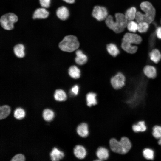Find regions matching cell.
Wrapping results in <instances>:
<instances>
[{
	"label": "cell",
	"instance_id": "cell-1",
	"mask_svg": "<svg viewBox=\"0 0 161 161\" xmlns=\"http://www.w3.org/2000/svg\"><path fill=\"white\" fill-rule=\"evenodd\" d=\"M115 19L114 21L111 15L108 16L105 19L106 25L110 29L116 33L123 32L126 27L128 21L126 18L125 15L121 13L115 14Z\"/></svg>",
	"mask_w": 161,
	"mask_h": 161
},
{
	"label": "cell",
	"instance_id": "cell-2",
	"mask_svg": "<svg viewBox=\"0 0 161 161\" xmlns=\"http://www.w3.org/2000/svg\"><path fill=\"white\" fill-rule=\"evenodd\" d=\"M79 46V43L77 38L72 35L65 37L59 44L61 50L68 52H72L75 50Z\"/></svg>",
	"mask_w": 161,
	"mask_h": 161
},
{
	"label": "cell",
	"instance_id": "cell-3",
	"mask_svg": "<svg viewBox=\"0 0 161 161\" xmlns=\"http://www.w3.org/2000/svg\"><path fill=\"white\" fill-rule=\"evenodd\" d=\"M141 9L144 12L143 13L144 21L149 24L154 20L156 14L155 9L152 4L148 1L142 2L140 5Z\"/></svg>",
	"mask_w": 161,
	"mask_h": 161
},
{
	"label": "cell",
	"instance_id": "cell-4",
	"mask_svg": "<svg viewBox=\"0 0 161 161\" xmlns=\"http://www.w3.org/2000/svg\"><path fill=\"white\" fill-rule=\"evenodd\" d=\"M17 16L15 14L9 13L2 15L0 19V24L2 27L7 30H10L14 27V24L18 21Z\"/></svg>",
	"mask_w": 161,
	"mask_h": 161
},
{
	"label": "cell",
	"instance_id": "cell-5",
	"mask_svg": "<svg viewBox=\"0 0 161 161\" xmlns=\"http://www.w3.org/2000/svg\"><path fill=\"white\" fill-rule=\"evenodd\" d=\"M92 15L97 20L102 21L106 19L108 17V11L104 7L96 6L94 8Z\"/></svg>",
	"mask_w": 161,
	"mask_h": 161
},
{
	"label": "cell",
	"instance_id": "cell-6",
	"mask_svg": "<svg viewBox=\"0 0 161 161\" xmlns=\"http://www.w3.org/2000/svg\"><path fill=\"white\" fill-rule=\"evenodd\" d=\"M125 77L123 74L118 72L111 80V84L113 88L116 89L122 88L125 84Z\"/></svg>",
	"mask_w": 161,
	"mask_h": 161
},
{
	"label": "cell",
	"instance_id": "cell-7",
	"mask_svg": "<svg viewBox=\"0 0 161 161\" xmlns=\"http://www.w3.org/2000/svg\"><path fill=\"white\" fill-rule=\"evenodd\" d=\"M142 41V39L140 35L133 32L126 33L122 39V41L134 45L140 44Z\"/></svg>",
	"mask_w": 161,
	"mask_h": 161
},
{
	"label": "cell",
	"instance_id": "cell-8",
	"mask_svg": "<svg viewBox=\"0 0 161 161\" xmlns=\"http://www.w3.org/2000/svg\"><path fill=\"white\" fill-rule=\"evenodd\" d=\"M109 145L111 149L113 152L123 154L122 146L120 141L114 138H112L109 141Z\"/></svg>",
	"mask_w": 161,
	"mask_h": 161
},
{
	"label": "cell",
	"instance_id": "cell-9",
	"mask_svg": "<svg viewBox=\"0 0 161 161\" xmlns=\"http://www.w3.org/2000/svg\"><path fill=\"white\" fill-rule=\"evenodd\" d=\"M132 131L136 133H143L147 129L145 122L143 120H139L133 124L131 126Z\"/></svg>",
	"mask_w": 161,
	"mask_h": 161
},
{
	"label": "cell",
	"instance_id": "cell-10",
	"mask_svg": "<svg viewBox=\"0 0 161 161\" xmlns=\"http://www.w3.org/2000/svg\"><path fill=\"white\" fill-rule=\"evenodd\" d=\"M123 149V154L128 153L132 148V143L129 138L124 136L120 140Z\"/></svg>",
	"mask_w": 161,
	"mask_h": 161
},
{
	"label": "cell",
	"instance_id": "cell-11",
	"mask_svg": "<svg viewBox=\"0 0 161 161\" xmlns=\"http://www.w3.org/2000/svg\"><path fill=\"white\" fill-rule=\"evenodd\" d=\"M143 72L147 78L154 79L157 75V71L155 67L151 65H147L143 68Z\"/></svg>",
	"mask_w": 161,
	"mask_h": 161
},
{
	"label": "cell",
	"instance_id": "cell-12",
	"mask_svg": "<svg viewBox=\"0 0 161 161\" xmlns=\"http://www.w3.org/2000/svg\"><path fill=\"white\" fill-rule=\"evenodd\" d=\"M74 154L75 156L78 158L82 159L86 156L87 152L85 148L80 145H77L74 148Z\"/></svg>",
	"mask_w": 161,
	"mask_h": 161
},
{
	"label": "cell",
	"instance_id": "cell-13",
	"mask_svg": "<svg viewBox=\"0 0 161 161\" xmlns=\"http://www.w3.org/2000/svg\"><path fill=\"white\" fill-rule=\"evenodd\" d=\"M49 14V12L45 8H38L34 11L33 15V18L34 19H45L48 16Z\"/></svg>",
	"mask_w": 161,
	"mask_h": 161
},
{
	"label": "cell",
	"instance_id": "cell-14",
	"mask_svg": "<svg viewBox=\"0 0 161 161\" xmlns=\"http://www.w3.org/2000/svg\"><path fill=\"white\" fill-rule=\"evenodd\" d=\"M56 15L58 18L62 20L67 19L69 16V12L66 7L62 6L58 8L56 11Z\"/></svg>",
	"mask_w": 161,
	"mask_h": 161
},
{
	"label": "cell",
	"instance_id": "cell-15",
	"mask_svg": "<svg viewBox=\"0 0 161 161\" xmlns=\"http://www.w3.org/2000/svg\"><path fill=\"white\" fill-rule=\"evenodd\" d=\"M121 46L125 51L129 54L135 53L138 50V47L135 45L131 44L123 41H122Z\"/></svg>",
	"mask_w": 161,
	"mask_h": 161
},
{
	"label": "cell",
	"instance_id": "cell-16",
	"mask_svg": "<svg viewBox=\"0 0 161 161\" xmlns=\"http://www.w3.org/2000/svg\"><path fill=\"white\" fill-rule=\"evenodd\" d=\"M76 130L78 135L81 137H86L89 134L88 125L85 123L79 124L77 127Z\"/></svg>",
	"mask_w": 161,
	"mask_h": 161
},
{
	"label": "cell",
	"instance_id": "cell-17",
	"mask_svg": "<svg viewBox=\"0 0 161 161\" xmlns=\"http://www.w3.org/2000/svg\"><path fill=\"white\" fill-rule=\"evenodd\" d=\"M76 55L75 61L77 64L79 65H83L86 63L87 61V57L81 50H77L76 52Z\"/></svg>",
	"mask_w": 161,
	"mask_h": 161
},
{
	"label": "cell",
	"instance_id": "cell-18",
	"mask_svg": "<svg viewBox=\"0 0 161 161\" xmlns=\"http://www.w3.org/2000/svg\"><path fill=\"white\" fill-rule=\"evenodd\" d=\"M96 154L97 157L100 160H105L109 157V153L108 150L106 148L100 147L97 149Z\"/></svg>",
	"mask_w": 161,
	"mask_h": 161
},
{
	"label": "cell",
	"instance_id": "cell-19",
	"mask_svg": "<svg viewBox=\"0 0 161 161\" xmlns=\"http://www.w3.org/2000/svg\"><path fill=\"white\" fill-rule=\"evenodd\" d=\"M51 160L53 161L60 160L63 158L64 153L55 147L54 148L50 153Z\"/></svg>",
	"mask_w": 161,
	"mask_h": 161
},
{
	"label": "cell",
	"instance_id": "cell-20",
	"mask_svg": "<svg viewBox=\"0 0 161 161\" xmlns=\"http://www.w3.org/2000/svg\"><path fill=\"white\" fill-rule=\"evenodd\" d=\"M150 60L155 63H158L161 59V53L157 49H152L149 54Z\"/></svg>",
	"mask_w": 161,
	"mask_h": 161
},
{
	"label": "cell",
	"instance_id": "cell-21",
	"mask_svg": "<svg viewBox=\"0 0 161 161\" xmlns=\"http://www.w3.org/2000/svg\"><path fill=\"white\" fill-rule=\"evenodd\" d=\"M143 157L147 160H153L155 157V153L154 150L150 148H146L142 152Z\"/></svg>",
	"mask_w": 161,
	"mask_h": 161
},
{
	"label": "cell",
	"instance_id": "cell-22",
	"mask_svg": "<svg viewBox=\"0 0 161 161\" xmlns=\"http://www.w3.org/2000/svg\"><path fill=\"white\" fill-rule=\"evenodd\" d=\"M96 96V94L92 92H89L86 95V98L88 106L91 107L97 104Z\"/></svg>",
	"mask_w": 161,
	"mask_h": 161
},
{
	"label": "cell",
	"instance_id": "cell-23",
	"mask_svg": "<svg viewBox=\"0 0 161 161\" xmlns=\"http://www.w3.org/2000/svg\"><path fill=\"white\" fill-rule=\"evenodd\" d=\"M54 97L56 101H63L66 100L67 97L66 93L64 90L61 89H58L55 92Z\"/></svg>",
	"mask_w": 161,
	"mask_h": 161
},
{
	"label": "cell",
	"instance_id": "cell-24",
	"mask_svg": "<svg viewBox=\"0 0 161 161\" xmlns=\"http://www.w3.org/2000/svg\"><path fill=\"white\" fill-rule=\"evenodd\" d=\"M137 12L136 9L134 7L129 8L124 14L126 18L128 21L133 20L135 18Z\"/></svg>",
	"mask_w": 161,
	"mask_h": 161
},
{
	"label": "cell",
	"instance_id": "cell-25",
	"mask_svg": "<svg viewBox=\"0 0 161 161\" xmlns=\"http://www.w3.org/2000/svg\"><path fill=\"white\" fill-rule=\"evenodd\" d=\"M69 75L74 79L79 78L80 76V71L76 66L73 65L69 67L68 70Z\"/></svg>",
	"mask_w": 161,
	"mask_h": 161
},
{
	"label": "cell",
	"instance_id": "cell-26",
	"mask_svg": "<svg viewBox=\"0 0 161 161\" xmlns=\"http://www.w3.org/2000/svg\"><path fill=\"white\" fill-rule=\"evenodd\" d=\"M24 45L21 44L16 45L14 48V52L15 55L18 57L22 58L25 55Z\"/></svg>",
	"mask_w": 161,
	"mask_h": 161
},
{
	"label": "cell",
	"instance_id": "cell-27",
	"mask_svg": "<svg viewBox=\"0 0 161 161\" xmlns=\"http://www.w3.org/2000/svg\"><path fill=\"white\" fill-rule=\"evenodd\" d=\"M106 49L108 53L114 57L117 56L119 53L120 51L117 46L114 44L110 43L108 44Z\"/></svg>",
	"mask_w": 161,
	"mask_h": 161
},
{
	"label": "cell",
	"instance_id": "cell-28",
	"mask_svg": "<svg viewBox=\"0 0 161 161\" xmlns=\"http://www.w3.org/2000/svg\"><path fill=\"white\" fill-rule=\"evenodd\" d=\"M152 134L154 138L157 140L161 138V126L156 125L152 129Z\"/></svg>",
	"mask_w": 161,
	"mask_h": 161
},
{
	"label": "cell",
	"instance_id": "cell-29",
	"mask_svg": "<svg viewBox=\"0 0 161 161\" xmlns=\"http://www.w3.org/2000/svg\"><path fill=\"white\" fill-rule=\"evenodd\" d=\"M43 117L45 120L47 121H51L54 117V113L51 110L47 109L43 111Z\"/></svg>",
	"mask_w": 161,
	"mask_h": 161
},
{
	"label": "cell",
	"instance_id": "cell-30",
	"mask_svg": "<svg viewBox=\"0 0 161 161\" xmlns=\"http://www.w3.org/2000/svg\"><path fill=\"white\" fill-rule=\"evenodd\" d=\"M10 109L7 105H4L0 106V119H3L7 117L10 114Z\"/></svg>",
	"mask_w": 161,
	"mask_h": 161
},
{
	"label": "cell",
	"instance_id": "cell-31",
	"mask_svg": "<svg viewBox=\"0 0 161 161\" xmlns=\"http://www.w3.org/2000/svg\"><path fill=\"white\" fill-rule=\"evenodd\" d=\"M138 24L133 20L129 21L126 27L128 30L133 33L135 32L138 30Z\"/></svg>",
	"mask_w": 161,
	"mask_h": 161
},
{
	"label": "cell",
	"instance_id": "cell-32",
	"mask_svg": "<svg viewBox=\"0 0 161 161\" xmlns=\"http://www.w3.org/2000/svg\"><path fill=\"white\" fill-rule=\"evenodd\" d=\"M149 24L148 23L145 21L139 23L137 31L140 33L146 32L149 28Z\"/></svg>",
	"mask_w": 161,
	"mask_h": 161
},
{
	"label": "cell",
	"instance_id": "cell-33",
	"mask_svg": "<svg viewBox=\"0 0 161 161\" xmlns=\"http://www.w3.org/2000/svg\"><path fill=\"white\" fill-rule=\"evenodd\" d=\"M24 110L22 108H18L15 109L14 112V116L15 118L18 119H21L25 116Z\"/></svg>",
	"mask_w": 161,
	"mask_h": 161
},
{
	"label": "cell",
	"instance_id": "cell-34",
	"mask_svg": "<svg viewBox=\"0 0 161 161\" xmlns=\"http://www.w3.org/2000/svg\"><path fill=\"white\" fill-rule=\"evenodd\" d=\"M135 19L138 23L144 21L143 13L140 11L137 12Z\"/></svg>",
	"mask_w": 161,
	"mask_h": 161
},
{
	"label": "cell",
	"instance_id": "cell-35",
	"mask_svg": "<svg viewBox=\"0 0 161 161\" xmlns=\"http://www.w3.org/2000/svg\"><path fill=\"white\" fill-rule=\"evenodd\" d=\"M41 6L44 8H48L50 6L51 0H39Z\"/></svg>",
	"mask_w": 161,
	"mask_h": 161
},
{
	"label": "cell",
	"instance_id": "cell-36",
	"mask_svg": "<svg viewBox=\"0 0 161 161\" xmlns=\"http://www.w3.org/2000/svg\"><path fill=\"white\" fill-rule=\"evenodd\" d=\"M24 155L21 154H18L15 156L11 159L12 161H24L25 160Z\"/></svg>",
	"mask_w": 161,
	"mask_h": 161
},
{
	"label": "cell",
	"instance_id": "cell-37",
	"mask_svg": "<svg viewBox=\"0 0 161 161\" xmlns=\"http://www.w3.org/2000/svg\"><path fill=\"white\" fill-rule=\"evenodd\" d=\"M79 90V86L78 85H76L72 88L70 92L72 95L76 96L78 94Z\"/></svg>",
	"mask_w": 161,
	"mask_h": 161
},
{
	"label": "cell",
	"instance_id": "cell-38",
	"mask_svg": "<svg viewBox=\"0 0 161 161\" xmlns=\"http://www.w3.org/2000/svg\"><path fill=\"white\" fill-rule=\"evenodd\" d=\"M156 34L157 37L160 39H161V27H158L156 31Z\"/></svg>",
	"mask_w": 161,
	"mask_h": 161
},
{
	"label": "cell",
	"instance_id": "cell-39",
	"mask_svg": "<svg viewBox=\"0 0 161 161\" xmlns=\"http://www.w3.org/2000/svg\"><path fill=\"white\" fill-rule=\"evenodd\" d=\"M66 3L72 4L74 3L75 1V0H63Z\"/></svg>",
	"mask_w": 161,
	"mask_h": 161
},
{
	"label": "cell",
	"instance_id": "cell-40",
	"mask_svg": "<svg viewBox=\"0 0 161 161\" xmlns=\"http://www.w3.org/2000/svg\"><path fill=\"white\" fill-rule=\"evenodd\" d=\"M157 143L158 145L161 146V138L158 140Z\"/></svg>",
	"mask_w": 161,
	"mask_h": 161
},
{
	"label": "cell",
	"instance_id": "cell-41",
	"mask_svg": "<svg viewBox=\"0 0 161 161\" xmlns=\"http://www.w3.org/2000/svg\"></svg>",
	"mask_w": 161,
	"mask_h": 161
}]
</instances>
